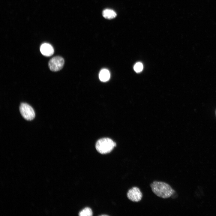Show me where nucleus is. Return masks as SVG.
Here are the masks:
<instances>
[{
	"label": "nucleus",
	"instance_id": "nucleus-1",
	"mask_svg": "<svg viewBox=\"0 0 216 216\" xmlns=\"http://www.w3.org/2000/svg\"><path fill=\"white\" fill-rule=\"evenodd\" d=\"M150 186L154 194L162 198H169L175 193V191L169 184L164 182L154 181Z\"/></svg>",
	"mask_w": 216,
	"mask_h": 216
},
{
	"label": "nucleus",
	"instance_id": "nucleus-2",
	"mask_svg": "<svg viewBox=\"0 0 216 216\" xmlns=\"http://www.w3.org/2000/svg\"><path fill=\"white\" fill-rule=\"evenodd\" d=\"M116 146V143L112 139L108 138H104L97 142L95 147L98 152L103 154L110 152Z\"/></svg>",
	"mask_w": 216,
	"mask_h": 216
},
{
	"label": "nucleus",
	"instance_id": "nucleus-3",
	"mask_svg": "<svg viewBox=\"0 0 216 216\" xmlns=\"http://www.w3.org/2000/svg\"><path fill=\"white\" fill-rule=\"evenodd\" d=\"M20 110L22 116L27 120H31L35 116V113L33 108L28 104L22 103L20 106Z\"/></svg>",
	"mask_w": 216,
	"mask_h": 216
},
{
	"label": "nucleus",
	"instance_id": "nucleus-4",
	"mask_svg": "<svg viewBox=\"0 0 216 216\" xmlns=\"http://www.w3.org/2000/svg\"><path fill=\"white\" fill-rule=\"evenodd\" d=\"M64 63V58L60 56H57L50 60L48 62V66L52 71H57L62 68Z\"/></svg>",
	"mask_w": 216,
	"mask_h": 216
},
{
	"label": "nucleus",
	"instance_id": "nucleus-5",
	"mask_svg": "<svg viewBox=\"0 0 216 216\" xmlns=\"http://www.w3.org/2000/svg\"><path fill=\"white\" fill-rule=\"evenodd\" d=\"M128 199L134 202L140 201L142 197V194L139 188L134 187L129 189L127 193Z\"/></svg>",
	"mask_w": 216,
	"mask_h": 216
},
{
	"label": "nucleus",
	"instance_id": "nucleus-6",
	"mask_svg": "<svg viewBox=\"0 0 216 216\" xmlns=\"http://www.w3.org/2000/svg\"><path fill=\"white\" fill-rule=\"evenodd\" d=\"M40 50L41 53L46 56H50L52 55L54 52L52 46L50 44L44 43L40 46Z\"/></svg>",
	"mask_w": 216,
	"mask_h": 216
},
{
	"label": "nucleus",
	"instance_id": "nucleus-7",
	"mask_svg": "<svg viewBox=\"0 0 216 216\" xmlns=\"http://www.w3.org/2000/svg\"><path fill=\"white\" fill-rule=\"evenodd\" d=\"M110 77V74L109 71L106 69H102L100 72L99 78L100 80L103 82H106L109 80Z\"/></svg>",
	"mask_w": 216,
	"mask_h": 216
},
{
	"label": "nucleus",
	"instance_id": "nucleus-8",
	"mask_svg": "<svg viewBox=\"0 0 216 216\" xmlns=\"http://www.w3.org/2000/svg\"><path fill=\"white\" fill-rule=\"evenodd\" d=\"M102 15L104 18L108 19H113L116 16V14L114 11L109 9L104 10L102 12Z\"/></svg>",
	"mask_w": 216,
	"mask_h": 216
},
{
	"label": "nucleus",
	"instance_id": "nucleus-9",
	"mask_svg": "<svg viewBox=\"0 0 216 216\" xmlns=\"http://www.w3.org/2000/svg\"><path fill=\"white\" fill-rule=\"evenodd\" d=\"M93 215L92 209L88 207H86L81 211L79 213L80 216H91Z\"/></svg>",
	"mask_w": 216,
	"mask_h": 216
},
{
	"label": "nucleus",
	"instance_id": "nucleus-10",
	"mask_svg": "<svg viewBox=\"0 0 216 216\" xmlns=\"http://www.w3.org/2000/svg\"><path fill=\"white\" fill-rule=\"evenodd\" d=\"M134 70L136 72H140L143 69V65L140 62H137L134 65Z\"/></svg>",
	"mask_w": 216,
	"mask_h": 216
}]
</instances>
